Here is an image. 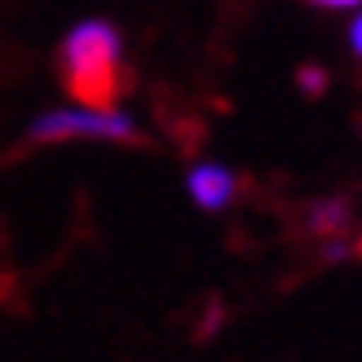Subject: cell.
Listing matches in <instances>:
<instances>
[{
  "mask_svg": "<svg viewBox=\"0 0 362 362\" xmlns=\"http://www.w3.org/2000/svg\"><path fill=\"white\" fill-rule=\"evenodd\" d=\"M62 80L71 98L84 106H115L124 62H119V31L102 18L71 27L62 40Z\"/></svg>",
  "mask_w": 362,
  "mask_h": 362,
  "instance_id": "1",
  "label": "cell"
},
{
  "mask_svg": "<svg viewBox=\"0 0 362 362\" xmlns=\"http://www.w3.org/2000/svg\"><path fill=\"white\" fill-rule=\"evenodd\" d=\"M31 141H80V137H93V141H119V146H133L141 141L133 115H124L119 106H58V111L40 115L27 129Z\"/></svg>",
  "mask_w": 362,
  "mask_h": 362,
  "instance_id": "2",
  "label": "cell"
},
{
  "mask_svg": "<svg viewBox=\"0 0 362 362\" xmlns=\"http://www.w3.org/2000/svg\"><path fill=\"white\" fill-rule=\"evenodd\" d=\"M190 199L204 212H221L234 199V173L221 164H194L190 168Z\"/></svg>",
  "mask_w": 362,
  "mask_h": 362,
  "instance_id": "3",
  "label": "cell"
},
{
  "mask_svg": "<svg viewBox=\"0 0 362 362\" xmlns=\"http://www.w3.org/2000/svg\"><path fill=\"white\" fill-rule=\"evenodd\" d=\"M310 226H314V230H340V226H345V204H340V199L318 204L314 216H310Z\"/></svg>",
  "mask_w": 362,
  "mask_h": 362,
  "instance_id": "4",
  "label": "cell"
},
{
  "mask_svg": "<svg viewBox=\"0 0 362 362\" xmlns=\"http://www.w3.org/2000/svg\"><path fill=\"white\" fill-rule=\"evenodd\" d=\"M300 88H305V93H322V88H327V80H322L314 66H305V71H300Z\"/></svg>",
  "mask_w": 362,
  "mask_h": 362,
  "instance_id": "5",
  "label": "cell"
},
{
  "mask_svg": "<svg viewBox=\"0 0 362 362\" xmlns=\"http://www.w3.org/2000/svg\"><path fill=\"white\" fill-rule=\"evenodd\" d=\"M349 49L358 53V62H362V5H358V18L349 23Z\"/></svg>",
  "mask_w": 362,
  "mask_h": 362,
  "instance_id": "6",
  "label": "cell"
},
{
  "mask_svg": "<svg viewBox=\"0 0 362 362\" xmlns=\"http://www.w3.org/2000/svg\"><path fill=\"white\" fill-rule=\"evenodd\" d=\"M310 5H322V9H358L362 0H310Z\"/></svg>",
  "mask_w": 362,
  "mask_h": 362,
  "instance_id": "7",
  "label": "cell"
},
{
  "mask_svg": "<svg viewBox=\"0 0 362 362\" xmlns=\"http://www.w3.org/2000/svg\"><path fill=\"white\" fill-rule=\"evenodd\" d=\"M358 252H362V239H358Z\"/></svg>",
  "mask_w": 362,
  "mask_h": 362,
  "instance_id": "8",
  "label": "cell"
}]
</instances>
